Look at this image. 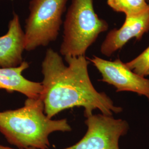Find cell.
<instances>
[{"label": "cell", "mask_w": 149, "mask_h": 149, "mask_svg": "<svg viewBox=\"0 0 149 149\" xmlns=\"http://www.w3.org/2000/svg\"><path fill=\"white\" fill-rule=\"evenodd\" d=\"M25 50L24 32L18 15L14 13L7 33L0 37V68H14L22 63Z\"/></svg>", "instance_id": "8"}, {"label": "cell", "mask_w": 149, "mask_h": 149, "mask_svg": "<svg viewBox=\"0 0 149 149\" xmlns=\"http://www.w3.org/2000/svg\"><path fill=\"white\" fill-rule=\"evenodd\" d=\"M107 4L113 11L126 16L138 15L149 9L146 0H107Z\"/></svg>", "instance_id": "10"}, {"label": "cell", "mask_w": 149, "mask_h": 149, "mask_svg": "<svg viewBox=\"0 0 149 149\" xmlns=\"http://www.w3.org/2000/svg\"><path fill=\"white\" fill-rule=\"evenodd\" d=\"M85 136L74 145L63 149H120L119 140L129 129L127 120L103 114L86 118Z\"/></svg>", "instance_id": "5"}, {"label": "cell", "mask_w": 149, "mask_h": 149, "mask_svg": "<svg viewBox=\"0 0 149 149\" xmlns=\"http://www.w3.org/2000/svg\"><path fill=\"white\" fill-rule=\"evenodd\" d=\"M68 0H31L26 20L25 50L31 52L56 40Z\"/></svg>", "instance_id": "4"}, {"label": "cell", "mask_w": 149, "mask_h": 149, "mask_svg": "<svg viewBox=\"0 0 149 149\" xmlns=\"http://www.w3.org/2000/svg\"><path fill=\"white\" fill-rule=\"evenodd\" d=\"M29 67V64L23 61L17 67L0 68V90L9 93L18 92L27 98H40L43 92L42 83L28 80L22 74Z\"/></svg>", "instance_id": "9"}, {"label": "cell", "mask_w": 149, "mask_h": 149, "mask_svg": "<svg viewBox=\"0 0 149 149\" xmlns=\"http://www.w3.org/2000/svg\"><path fill=\"white\" fill-rule=\"evenodd\" d=\"M108 27L106 21L97 15L93 0H72L64 22L60 53L64 57L85 56L87 49Z\"/></svg>", "instance_id": "3"}, {"label": "cell", "mask_w": 149, "mask_h": 149, "mask_svg": "<svg viewBox=\"0 0 149 149\" xmlns=\"http://www.w3.org/2000/svg\"><path fill=\"white\" fill-rule=\"evenodd\" d=\"M64 64L61 56L53 49L46 51L42 63L44 79L41 98L44 113L52 118L65 109L84 107L88 117L98 109L102 114L112 116L123 112L104 92L96 90L88 71L90 61L85 56H66Z\"/></svg>", "instance_id": "1"}, {"label": "cell", "mask_w": 149, "mask_h": 149, "mask_svg": "<svg viewBox=\"0 0 149 149\" xmlns=\"http://www.w3.org/2000/svg\"><path fill=\"white\" fill-rule=\"evenodd\" d=\"M101 74V81L113 86L116 92L129 91L145 96L149 101V79L129 69L119 59L109 61L93 56L87 58Z\"/></svg>", "instance_id": "6"}, {"label": "cell", "mask_w": 149, "mask_h": 149, "mask_svg": "<svg viewBox=\"0 0 149 149\" xmlns=\"http://www.w3.org/2000/svg\"><path fill=\"white\" fill-rule=\"evenodd\" d=\"M0 149H13V148H9V147H7V146H3V145H0ZM35 149V148H28V149Z\"/></svg>", "instance_id": "12"}, {"label": "cell", "mask_w": 149, "mask_h": 149, "mask_svg": "<svg viewBox=\"0 0 149 149\" xmlns=\"http://www.w3.org/2000/svg\"><path fill=\"white\" fill-rule=\"evenodd\" d=\"M148 2H149V0H146Z\"/></svg>", "instance_id": "14"}, {"label": "cell", "mask_w": 149, "mask_h": 149, "mask_svg": "<svg viewBox=\"0 0 149 149\" xmlns=\"http://www.w3.org/2000/svg\"><path fill=\"white\" fill-rule=\"evenodd\" d=\"M149 31V9L138 15L126 16L122 27L108 33L101 46V52L106 56H111L132 38L140 40Z\"/></svg>", "instance_id": "7"}, {"label": "cell", "mask_w": 149, "mask_h": 149, "mask_svg": "<svg viewBox=\"0 0 149 149\" xmlns=\"http://www.w3.org/2000/svg\"><path fill=\"white\" fill-rule=\"evenodd\" d=\"M71 130L66 119L53 120L47 116L41 98H27L22 108L0 112V132L18 149H48L50 134Z\"/></svg>", "instance_id": "2"}, {"label": "cell", "mask_w": 149, "mask_h": 149, "mask_svg": "<svg viewBox=\"0 0 149 149\" xmlns=\"http://www.w3.org/2000/svg\"><path fill=\"white\" fill-rule=\"evenodd\" d=\"M146 76H149V71L148 72V74H146Z\"/></svg>", "instance_id": "13"}, {"label": "cell", "mask_w": 149, "mask_h": 149, "mask_svg": "<svg viewBox=\"0 0 149 149\" xmlns=\"http://www.w3.org/2000/svg\"><path fill=\"white\" fill-rule=\"evenodd\" d=\"M125 64L135 73L143 77L146 76L149 71V46L137 57Z\"/></svg>", "instance_id": "11"}]
</instances>
